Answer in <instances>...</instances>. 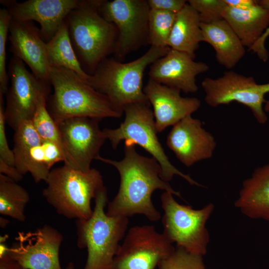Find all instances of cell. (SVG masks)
<instances>
[{
  "mask_svg": "<svg viewBox=\"0 0 269 269\" xmlns=\"http://www.w3.org/2000/svg\"><path fill=\"white\" fill-rule=\"evenodd\" d=\"M124 158L120 161L98 156L96 160L111 164L120 176L119 191L108 203L107 214L110 216H145L151 221L160 219V214L151 201L152 193L164 190L181 198L168 182L160 178L161 169L154 158L139 154L134 145H125Z\"/></svg>",
  "mask_w": 269,
  "mask_h": 269,
  "instance_id": "1",
  "label": "cell"
},
{
  "mask_svg": "<svg viewBox=\"0 0 269 269\" xmlns=\"http://www.w3.org/2000/svg\"><path fill=\"white\" fill-rule=\"evenodd\" d=\"M49 82L53 93L47 98V108L56 123L74 117L119 118L124 113L71 70L51 67Z\"/></svg>",
  "mask_w": 269,
  "mask_h": 269,
  "instance_id": "2",
  "label": "cell"
},
{
  "mask_svg": "<svg viewBox=\"0 0 269 269\" xmlns=\"http://www.w3.org/2000/svg\"><path fill=\"white\" fill-rule=\"evenodd\" d=\"M101 1L81 0L65 19L78 59L83 69L90 75L104 59L114 53L118 36L116 25L99 12Z\"/></svg>",
  "mask_w": 269,
  "mask_h": 269,
  "instance_id": "3",
  "label": "cell"
},
{
  "mask_svg": "<svg viewBox=\"0 0 269 269\" xmlns=\"http://www.w3.org/2000/svg\"><path fill=\"white\" fill-rule=\"evenodd\" d=\"M169 49V47L150 46L143 55L127 63L107 57L91 75L90 85L106 96L114 106L123 113L124 108L130 104L150 105L143 92L144 72Z\"/></svg>",
  "mask_w": 269,
  "mask_h": 269,
  "instance_id": "4",
  "label": "cell"
},
{
  "mask_svg": "<svg viewBox=\"0 0 269 269\" xmlns=\"http://www.w3.org/2000/svg\"><path fill=\"white\" fill-rule=\"evenodd\" d=\"M42 195L59 215L68 219H89L93 214L91 200L105 187L100 171L88 172L66 165L53 168L45 181Z\"/></svg>",
  "mask_w": 269,
  "mask_h": 269,
  "instance_id": "5",
  "label": "cell"
},
{
  "mask_svg": "<svg viewBox=\"0 0 269 269\" xmlns=\"http://www.w3.org/2000/svg\"><path fill=\"white\" fill-rule=\"evenodd\" d=\"M92 215L88 219L76 220L77 244L87 249L84 269H109L117 254L128 226V217L110 216L105 211L108 203L105 186L95 198Z\"/></svg>",
  "mask_w": 269,
  "mask_h": 269,
  "instance_id": "6",
  "label": "cell"
},
{
  "mask_svg": "<svg viewBox=\"0 0 269 269\" xmlns=\"http://www.w3.org/2000/svg\"><path fill=\"white\" fill-rule=\"evenodd\" d=\"M150 106L145 104L126 106L124 109L125 118L120 126L103 130L112 148L116 149L122 140H125V145H138L159 163L161 169L160 178L163 181L168 182L174 175H178L190 185L204 187L171 163L158 140L153 111Z\"/></svg>",
  "mask_w": 269,
  "mask_h": 269,
  "instance_id": "7",
  "label": "cell"
},
{
  "mask_svg": "<svg viewBox=\"0 0 269 269\" xmlns=\"http://www.w3.org/2000/svg\"><path fill=\"white\" fill-rule=\"evenodd\" d=\"M173 194L164 191L161 195L164 214L161 219L162 234L176 247L195 255H205L209 242L206 227L214 206L210 203L200 209L178 203Z\"/></svg>",
  "mask_w": 269,
  "mask_h": 269,
  "instance_id": "8",
  "label": "cell"
},
{
  "mask_svg": "<svg viewBox=\"0 0 269 269\" xmlns=\"http://www.w3.org/2000/svg\"><path fill=\"white\" fill-rule=\"evenodd\" d=\"M150 10L147 0H102L100 14L118 31L115 59L122 60L130 53L149 44Z\"/></svg>",
  "mask_w": 269,
  "mask_h": 269,
  "instance_id": "9",
  "label": "cell"
},
{
  "mask_svg": "<svg viewBox=\"0 0 269 269\" xmlns=\"http://www.w3.org/2000/svg\"><path fill=\"white\" fill-rule=\"evenodd\" d=\"M201 86L209 106L216 107L237 102L248 107L259 124L268 121L264 104L267 102L265 96L269 93V83L259 84L253 77L229 70L217 78H205Z\"/></svg>",
  "mask_w": 269,
  "mask_h": 269,
  "instance_id": "10",
  "label": "cell"
},
{
  "mask_svg": "<svg viewBox=\"0 0 269 269\" xmlns=\"http://www.w3.org/2000/svg\"><path fill=\"white\" fill-rule=\"evenodd\" d=\"M100 121L88 117H74L57 123L64 164L85 172L91 169L92 161L100 155L107 139L100 128Z\"/></svg>",
  "mask_w": 269,
  "mask_h": 269,
  "instance_id": "11",
  "label": "cell"
},
{
  "mask_svg": "<svg viewBox=\"0 0 269 269\" xmlns=\"http://www.w3.org/2000/svg\"><path fill=\"white\" fill-rule=\"evenodd\" d=\"M175 249L153 226H136L128 231L109 269H154Z\"/></svg>",
  "mask_w": 269,
  "mask_h": 269,
  "instance_id": "12",
  "label": "cell"
},
{
  "mask_svg": "<svg viewBox=\"0 0 269 269\" xmlns=\"http://www.w3.org/2000/svg\"><path fill=\"white\" fill-rule=\"evenodd\" d=\"M11 85L6 95V124L14 131L19 124L31 120L39 96L49 94L50 83L37 78L26 68L24 62L13 55L8 66Z\"/></svg>",
  "mask_w": 269,
  "mask_h": 269,
  "instance_id": "13",
  "label": "cell"
},
{
  "mask_svg": "<svg viewBox=\"0 0 269 269\" xmlns=\"http://www.w3.org/2000/svg\"><path fill=\"white\" fill-rule=\"evenodd\" d=\"M62 235L45 225L34 231L19 232L8 256L22 269H62L59 249Z\"/></svg>",
  "mask_w": 269,
  "mask_h": 269,
  "instance_id": "14",
  "label": "cell"
},
{
  "mask_svg": "<svg viewBox=\"0 0 269 269\" xmlns=\"http://www.w3.org/2000/svg\"><path fill=\"white\" fill-rule=\"evenodd\" d=\"M166 144L187 167L211 158L216 147L212 134L202 127L200 120L191 115L173 126L167 136Z\"/></svg>",
  "mask_w": 269,
  "mask_h": 269,
  "instance_id": "15",
  "label": "cell"
},
{
  "mask_svg": "<svg viewBox=\"0 0 269 269\" xmlns=\"http://www.w3.org/2000/svg\"><path fill=\"white\" fill-rule=\"evenodd\" d=\"M81 0H0L7 7L12 19L20 21H35L40 24L43 40L47 42L55 35L69 13L78 6Z\"/></svg>",
  "mask_w": 269,
  "mask_h": 269,
  "instance_id": "16",
  "label": "cell"
},
{
  "mask_svg": "<svg viewBox=\"0 0 269 269\" xmlns=\"http://www.w3.org/2000/svg\"><path fill=\"white\" fill-rule=\"evenodd\" d=\"M209 68L206 63L195 61L188 54L170 48L166 55L150 65L148 74L150 80L191 93L198 89L196 77Z\"/></svg>",
  "mask_w": 269,
  "mask_h": 269,
  "instance_id": "17",
  "label": "cell"
},
{
  "mask_svg": "<svg viewBox=\"0 0 269 269\" xmlns=\"http://www.w3.org/2000/svg\"><path fill=\"white\" fill-rule=\"evenodd\" d=\"M9 50L30 68L37 78L49 82L51 67L48 61L46 42L40 29L33 21L11 19L9 27Z\"/></svg>",
  "mask_w": 269,
  "mask_h": 269,
  "instance_id": "18",
  "label": "cell"
},
{
  "mask_svg": "<svg viewBox=\"0 0 269 269\" xmlns=\"http://www.w3.org/2000/svg\"><path fill=\"white\" fill-rule=\"evenodd\" d=\"M181 91L149 79L143 92L153 107L158 133L173 126L186 117L197 111L201 106L195 97H183Z\"/></svg>",
  "mask_w": 269,
  "mask_h": 269,
  "instance_id": "19",
  "label": "cell"
},
{
  "mask_svg": "<svg viewBox=\"0 0 269 269\" xmlns=\"http://www.w3.org/2000/svg\"><path fill=\"white\" fill-rule=\"evenodd\" d=\"M14 131V166L23 175L30 173L36 183L45 181L51 169L47 163L43 140L31 121L20 122Z\"/></svg>",
  "mask_w": 269,
  "mask_h": 269,
  "instance_id": "20",
  "label": "cell"
},
{
  "mask_svg": "<svg viewBox=\"0 0 269 269\" xmlns=\"http://www.w3.org/2000/svg\"><path fill=\"white\" fill-rule=\"evenodd\" d=\"M235 206L247 217L269 222V163L245 179Z\"/></svg>",
  "mask_w": 269,
  "mask_h": 269,
  "instance_id": "21",
  "label": "cell"
},
{
  "mask_svg": "<svg viewBox=\"0 0 269 269\" xmlns=\"http://www.w3.org/2000/svg\"><path fill=\"white\" fill-rule=\"evenodd\" d=\"M203 41L211 45L220 65L231 70L244 56L246 50L238 36L224 20L207 24L201 22Z\"/></svg>",
  "mask_w": 269,
  "mask_h": 269,
  "instance_id": "22",
  "label": "cell"
},
{
  "mask_svg": "<svg viewBox=\"0 0 269 269\" xmlns=\"http://www.w3.org/2000/svg\"><path fill=\"white\" fill-rule=\"evenodd\" d=\"M223 18L231 27L244 47L249 49L269 26V9L258 2L255 7L246 10L227 5Z\"/></svg>",
  "mask_w": 269,
  "mask_h": 269,
  "instance_id": "23",
  "label": "cell"
},
{
  "mask_svg": "<svg viewBox=\"0 0 269 269\" xmlns=\"http://www.w3.org/2000/svg\"><path fill=\"white\" fill-rule=\"evenodd\" d=\"M201 22L197 11L187 2L176 14L168 47L195 59V52L203 41Z\"/></svg>",
  "mask_w": 269,
  "mask_h": 269,
  "instance_id": "24",
  "label": "cell"
},
{
  "mask_svg": "<svg viewBox=\"0 0 269 269\" xmlns=\"http://www.w3.org/2000/svg\"><path fill=\"white\" fill-rule=\"evenodd\" d=\"M46 49L51 67L71 70L90 84L91 75L83 69L78 59L71 43L66 20L52 39L46 42Z\"/></svg>",
  "mask_w": 269,
  "mask_h": 269,
  "instance_id": "25",
  "label": "cell"
},
{
  "mask_svg": "<svg viewBox=\"0 0 269 269\" xmlns=\"http://www.w3.org/2000/svg\"><path fill=\"white\" fill-rule=\"evenodd\" d=\"M17 182L0 173V213L24 222L26 219L25 208L30 196Z\"/></svg>",
  "mask_w": 269,
  "mask_h": 269,
  "instance_id": "26",
  "label": "cell"
},
{
  "mask_svg": "<svg viewBox=\"0 0 269 269\" xmlns=\"http://www.w3.org/2000/svg\"><path fill=\"white\" fill-rule=\"evenodd\" d=\"M176 13L150 9L148 17V42L150 46L169 47V39Z\"/></svg>",
  "mask_w": 269,
  "mask_h": 269,
  "instance_id": "27",
  "label": "cell"
},
{
  "mask_svg": "<svg viewBox=\"0 0 269 269\" xmlns=\"http://www.w3.org/2000/svg\"><path fill=\"white\" fill-rule=\"evenodd\" d=\"M48 95L42 94L39 96L31 121L35 130L43 141L53 142L61 148L58 125L47 108Z\"/></svg>",
  "mask_w": 269,
  "mask_h": 269,
  "instance_id": "28",
  "label": "cell"
},
{
  "mask_svg": "<svg viewBox=\"0 0 269 269\" xmlns=\"http://www.w3.org/2000/svg\"><path fill=\"white\" fill-rule=\"evenodd\" d=\"M158 269H205L202 256L176 247L170 255L158 264Z\"/></svg>",
  "mask_w": 269,
  "mask_h": 269,
  "instance_id": "29",
  "label": "cell"
},
{
  "mask_svg": "<svg viewBox=\"0 0 269 269\" xmlns=\"http://www.w3.org/2000/svg\"><path fill=\"white\" fill-rule=\"evenodd\" d=\"M12 17L7 9H0V92L5 94L9 77L6 70V44Z\"/></svg>",
  "mask_w": 269,
  "mask_h": 269,
  "instance_id": "30",
  "label": "cell"
},
{
  "mask_svg": "<svg viewBox=\"0 0 269 269\" xmlns=\"http://www.w3.org/2000/svg\"><path fill=\"white\" fill-rule=\"evenodd\" d=\"M187 2L197 11L201 22L207 24L223 19L227 6L224 0H189Z\"/></svg>",
  "mask_w": 269,
  "mask_h": 269,
  "instance_id": "31",
  "label": "cell"
},
{
  "mask_svg": "<svg viewBox=\"0 0 269 269\" xmlns=\"http://www.w3.org/2000/svg\"><path fill=\"white\" fill-rule=\"evenodd\" d=\"M3 96V94L0 92V159L14 166L13 153L9 147L5 131V107Z\"/></svg>",
  "mask_w": 269,
  "mask_h": 269,
  "instance_id": "32",
  "label": "cell"
},
{
  "mask_svg": "<svg viewBox=\"0 0 269 269\" xmlns=\"http://www.w3.org/2000/svg\"><path fill=\"white\" fill-rule=\"evenodd\" d=\"M261 6L269 9V0H258ZM269 36V26L267 28L261 37L249 49L255 53L259 58L263 62H267L269 59V54L265 46V42Z\"/></svg>",
  "mask_w": 269,
  "mask_h": 269,
  "instance_id": "33",
  "label": "cell"
},
{
  "mask_svg": "<svg viewBox=\"0 0 269 269\" xmlns=\"http://www.w3.org/2000/svg\"><path fill=\"white\" fill-rule=\"evenodd\" d=\"M150 9L178 13L186 4L185 0H147Z\"/></svg>",
  "mask_w": 269,
  "mask_h": 269,
  "instance_id": "34",
  "label": "cell"
},
{
  "mask_svg": "<svg viewBox=\"0 0 269 269\" xmlns=\"http://www.w3.org/2000/svg\"><path fill=\"white\" fill-rule=\"evenodd\" d=\"M0 173L12 179L16 182L21 180L22 175L13 165H10L1 159H0Z\"/></svg>",
  "mask_w": 269,
  "mask_h": 269,
  "instance_id": "35",
  "label": "cell"
},
{
  "mask_svg": "<svg viewBox=\"0 0 269 269\" xmlns=\"http://www.w3.org/2000/svg\"><path fill=\"white\" fill-rule=\"evenodd\" d=\"M226 4L234 8L246 10L253 8L258 4L257 0H224Z\"/></svg>",
  "mask_w": 269,
  "mask_h": 269,
  "instance_id": "36",
  "label": "cell"
},
{
  "mask_svg": "<svg viewBox=\"0 0 269 269\" xmlns=\"http://www.w3.org/2000/svg\"><path fill=\"white\" fill-rule=\"evenodd\" d=\"M0 269H22L15 261L12 260L8 255L0 258Z\"/></svg>",
  "mask_w": 269,
  "mask_h": 269,
  "instance_id": "37",
  "label": "cell"
},
{
  "mask_svg": "<svg viewBox=\"0 0 269 269\" xmlns=\"http://www.w3.org/2000/svg\"><path fill=\"white\" fill-rule=\"evenodd\" d=\"M5 242H0V258L8 254L9 248L5 244Z\"/></svg>",
  "mask_w": 269,
  "mask_h": 269,
  "instance_id": "38",
  "label": "cell"
},
{
  "mask_svg": "<svg viewBox=\"0 0 269 269\" xmlns=\"http://www.w3.org/2000/svg\"><path fill=\"white\" fill-rule=\"evenodd\" d=\"M8 221L6 220V219H4V218H0V227L1 228H4L6 226V225H7V224L8 223Z\"/></svg>",
  "mask_w": 269,
  "mask_h": 269,
  "instance_id": "39",
  "label": "cell"
},
{
  "mask_svg": "<svg viewBox=\"0 0 269 269\" xmlns=\"http://www.w3.org/2000/svg\"><path fill=\"white\" fill-rule=\"evenodd\" d=\"M264 110L266 113L269 112V99L267 101L266 104L264 105Z\"/></svg>",
  "mask_w": 269,
  "mask_h": 269,
  "instance_id": "40",
  "label": "cell"
},
{
  "mask_svg": "<svg viewBox=\"0 0 269 269\" xmlns=\"http://www.w3.org/2000/svg\"><path fill=\"white\" fill-rule=\"evenodd\" d=\"M64 269H75L74 265L73 263L70 262L68 263L66 267Z\"/></svg>",
  "mask_w": 269,
  "mask_h": 269,
  "instance_id": "41",
  "label": "cell"
}]
</instances>
